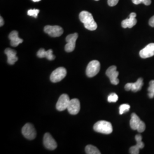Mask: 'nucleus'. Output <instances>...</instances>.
Masks as SVG:
<instances>
[{"label":"nucleus","mask_w":154,"mask_h":154,"mask_svg":"<svg viewBox=\"0 0 154 154\" xmlns=\"http://www.w3.org/2000/svg\"><path fill=\"white\" fill-rule=\"evenodd\" d=\"M143 85V79L142 78H139L136 82L131 83V89L133 92H137L140 90Z\"/></svg>","instance_id":"19"},{"label":"nucleus","mask_w":154,"mask_h":154,"mask_svg":"<svg viewBox=\"0 0 154 154\" xmlns=\"http://www.w3.org/2000/svg\"><path fill=\"white\" fill-rule=\"evenodd\" d=\"M140 57L142 58H147L154 55V43L147 45L139 52Z\"/></svg>","instance_id":"12"},{"label":"nucleus","mask_w":154,"mask_h":154,"mask_svg":"<svg viewBox=\"0 0 154 154\" xmlns=\"http://www.w3.org/2000/svg\"><path fill=\"white\" fill-rule=\"evenodd\" d=\"M22 133L24 137L29 140H33L37 136L36 130L31 123H26L22 127Z\"/></svg>","instance_id":"5"},{"label":"nucleus","mask_w":154,"mask_h":154,"mask_svg":"<svg viewBox=\"0 0 154 154\" xmlns=\"http://www.w3.org/2000/svg\"><path fill=\"white\" fill-rule=\"evenodd\" d=\"M39 12V9H30L28 11V16H32L34 18H37L38 16V14Z\"/></svg>","instance_id":"24"},{"label":"nucleus","mask_w":154,"mask_h":154,"mask_svg":"<svg viewBox=\"0 0 154 154\" xmlns=\"http://www.w3.org/2000/svg\"><path fill=\"white\" fill-rule=\"evenodd\" d=\"M67 109L72 115H77L78 114L81 109V105L79 99L77 98L71 99Z\"/></svg>","instance_id":"11"},{"label":"nucleus","mask_w":154,"mask_h":154,"mask_svg":"<svg viewBox=\"0 0 154 154\" xmlns=\"http://www.w3.org/2000/svg\"><path fill=\"white\" fill-rule=\"evenodd\" d=\"M4 24V19L2 17H0V26H2Z\"/></svg>","instance_id":"31"},{"label":"nucleus","mask_w":154,"mask_h":154,"mask_svg":"<svg viewBox=\"0 0 154 154\" xmlns=\"http://www.w3.org/2000/svg\"><path fill=\"white\" fill-rule=\"evenodd\" d=\"M135 140L137 141V144L130 147L129 150L130 154H139L140 149H142L144 147V144L142 142V137L140 134H138L135 136Z\"/></svg>","instance_id":"13"},{"label":"nucleus","mask_w":154,"mask_h":154,"mask_svg":"<svg viewBox=\"0 0 154 154\" xmlns=\"http://www.w3.org/2000/svg\"><path fill=\"white\" fill-rule=\"evenodd\" d=\"M95 1H99V0H95Z\"/></svg>","instance_id":"34"},{"label":"nucleus","mask_w":154,"mask_h":154,"mask_svg":"<svg viewBox=\"0 0 154 154\" xmlns=\"http://www.w3.org/2000/svg\"><path fill=\"white\" fill-rule=\"evenodd\" d=\"M93 128L96 132L104 134H110L113 131L111 123L105 121H100L97 122L94 125Z\"/></svg>","instance_id":"2"},{"label":"nucleus","mask_w":154,"mask_h":154,"mask_svg":"<svg viewBox=\"0 0 154 154\" xmlns=\"http://www.w3.org/2000/svg\"><path fill=\"white\" fill-rule=\"evenodd\" d=\"M37 57L39 58H46L49 61H53L55 59V55L53 54V50L51 49L46 51L44 49H40L37 52Z\"/></svg>","instance_id":"16"},{"label":"nucleus","mask_w":154,"mask_h":154,"mask_svg":"<svg viewBox=\"0 0 154 154\" xmlns=\"http://www.w3.org/2000/svg\"><path fill=\"white\" fill-rule=\"evenodd\" d=\"M85 151L88 154H100L99 149L93 145H88L85 148Z\"/></svg>","instance_id":"20"},{"label":"nucleus","mask_w":154,"mask_h":154,"mask_svg":"<svg viewBox=\"0 0 154 154\" xmlns=\"http://www.w3.org/2000/svg\"><path fill=\"white\" fill-rule=\"evenodd\" d=\"M32 1L34 2H38V1H40L41 0H32Z\"/></svg>","instance_id":"33"},{"label":"nucleus","mask_w":154,"mask_h":154,"mask_svg":"<svg viewBox=\"0 0 154 154\" xmlns=\"http://www.w3.org/2000/svg\"><path fill=\"white\" fill-rule=\"evenodd\" d=\"M141 120L139 118V116L135 113H132L131 117V120L130 121V125L132 130H137V128Z\"/></svg>","instance_id":"18"},{"label":"nucleus","mask_w":154,"mask_h":154,"mask_svg":"<svg viewBox=\"0 0 154 154\" xmlns=\"http://www.w3.org/2000/svg\"><path fill=\"white\" fill-rule=\"evenodd\" d=\"M145 130H146V125L144 122L141 121L140 124L138 126L137 130L138 131V132L142 133V132H144L145 131Z\"/></svg>","instance_id":"25"},{"label":"nucleus","mask_w":154,"mask_h":154,"mask_svg":"<svg viewBox=\"0 0 154 154\" xmlns=\"http://www.w3.org/2000/svg\"><path fill=\"white\" fill-rule=\"evenodd\" d=\"M149 23L150 26L154 28V16L149 19Z\"/></svg>","instance_id":"27"},{"label":"nucleus","mask_w":154,"mask_h":154,"mask_svg":"<svg viewBox=\"0 0 154 154\" xmlns=\"http://www.w3.org/2000/svg\"><path fill=\"white\" fill-rule=\"evenodd\" d=\"M67 74V71L65 68L63 67H60L56 69L50 75V80L52 82L57 83L60 82Z\"/></svg>","instance_id":"4"},{"label":"nucleus","mask_w":154,"mask_h":154,"mask_svg":"<svg viewBox=\"0 0 154 154\" xmlns=\"http://www.w3.org/2000/svg\"><path fill=\"white\" fill-rule=\"evenodd\" d=\"M70 101L69 95L66 94L61 95L56 104V109L60 111H62L67 109Z\"/></svg>","instance_id":"9"},{"label":"nucleus","mask_w":154,"mask_h":154,"mask_svg":"<svg viewBox=\"0 0 154 154\" xmlns=\"http://www.w3.org/2000/svg\"><path fill=\"white\" fill-rule=\"evenodd\" d=\"M45 32L52 37H60L63 33V30L60 26L47 25L44 28Z\"/></svg>","instance_id":"8"},{"label":"nucleus","mask_w":154,"mask_h":154,"mask_svg":"<svg viewBox=\"0 0 154 154\" xmlns=\"http://www.w3.org/2000/svg\"><path fill=\"white\" fill-rule=\"evenodd\" d=\"M117 67L116 66H110L107 69L106 72V74L109 78L110 82L114 85H117L119 82L118 77L119 75V72L117 70Z\"/></svg>","instance_id":"7"},{"label":"nucleus","mask_w":154,"mask_h":154,"mask_svg":"<svg viewBox=\"0 0 154 154\" xmlns=\"http://www.w3.org/2000/svg\"><path fill=\"white\" fill-rule=\"evenodd\" d=\"M5 53L8 57V63L9 65H14L18 61L17 57V51L14 50L10 48H7L5 50Z\"/></svg>","instance_id":"14"},{"label":"nucleus","mask_w":154,"mask_h":154,"mask_svg":"<svg viewBox=\"0 0 154 154\" xmlns=\"http://www.w3.org/2000/svg\"><path fill=\"white\" fill-rule=\"evenodd\" d=\"M78 37V34L77 33L69 34L66 37V41L67 44L65 46V50L66 52L70 53L74 50L75 48L76 41Z\"/></svg>","instance_id":"6"},{"label":"nucleus","mask_w":154,"mask_h":154,"mask_svg":"<svg viewBox=\"0 0 154 154\" xmlns=\"http://www.w3.org/2000/svg\"><path fill=\"white\" fill-rule=\"evenodd\" d=\"M144 0H132V2L133 4L135 5H138L140 4H143Z\"/></svg>","instance_id":"29"},{"label":"nucleus","mask_w":154,"mask_h":154,"mask_svg":"<svg viewBox=\"0 0 154 154\" xmlns=\"http://www.w3.org/2000/svg\"><path fill=\"white\" fill-rule=\"evenodd\" d=\"M137 23V20L135 18L128 17L126 20H124L122 22V26L123 28H132Z\"/></svg>","instance_id":"17"},{"label":"nucleus","mask_w":154,"mask_h":154,"mask_svg":"<svg viewBox=\"0 0 154 154\" xmlns=\"http://www.w3.org/2000/svg\"><path fill=\"white\" fill-rule=\"evenodd\" d=\"M130 17H132V18H136L137 17V14L135 13H130V14L129 15Z\"/></svg>","instance_id":"32"},{"label":"nucleus","mask_w":154,"mask_h":154,"mask_svg":"<svg viewBox=\"0 0 154 154\" xmlns=\"http://www.w3.org/2000/svg\"><path fill=\"white\" fill-rule=\"evenodd\" d=\"M130 109V106L127 104H123L119 107V114L121 115L123 114L124 113L128 112Z\"/></svg>","instance_id":"22"},{"label":"nucleus","mask_w":154,"mask_h":154,"mask_svg":"<svg viewBox=\"0 0 154 154\" xmlns=\"http://www.w3.org/2000/svg\"><path fill=\"white\" fill-rule=\"evenodd\" d=\"M43 142L45 147L50 150H54L57 147V143L50 133H46L44 135Z\"/></svg>","instance_id":"10"},{"label":"nucleus","mask_w":154,"mask_h":154,"mask_svg":"<svg viewBox=\"0 0 154 154\" xmlns=\"http://www.w3.org/2000/svg\"><path fill=\"white\" fill-rule=\"evenodd\" d=\"M119 0H108V5L110 6H114L116 5L118 3Z\"/></svg>","instance_id":"26"},{"label":"nucleus","mask_w":154,"mask_h":154,"mask_svg":"<svg viewBox=\"0 0 154 154\" xmlns=\"http://www.w3.org/2000/svg\"><path fill=\"white\" fill-rule=\"evenodd\" d=\"M151 4V0H144L143 4H144L145 5H149Z\"/></svg>","instance_id":"30"},{"label":"nucleus","mask_w":154,"mask_h":154,"mask_svg":"<svg viewBox=\"0 0 154 154\" xmlns=\"http://www.w3.org/2000/svg\"><path fill=\"white\" fill-rule=\"evenodd\" d=\"M79 20L82 22L85 28L94 31L97 29V24L94 20L93 15L88 11H81L79 14Z\"/></svg>","instance_id":"1"},{"label":"nucleus","mask_w":154,"mask_h":154,"mask_svg":"<svg viewBox=\"0 0 154 154\" xmlns=\"http://www.w3.org/2000/svg\"><path fill=\"white\" fill-rule=\"evenodd\" d=\"M149 84V86L148 88V95L149 98H153L154 97V80L151 81Z\"/></svg>","instance_id":"21"},{"label":"nucleus","mask_w":154,"mask_h":154,"mask_svg":"<svg viewBox=\"0 0 154 154\" xmlns=\"http://www.w3.org/2000/svg\"><path fill=\"white\" fill-rule=\"evenodd\" d=\"M9 38L11 40V45L13 47H17L23 42V39L18 37V32L16 30L12 31L9 34Z\"/></svg>","instance_id":"15"},{"label":"nucleus","mask_w":154,"mask_h":154,"mask_svg":"<svg viewBox=\"0 0 154 154\" xmlns=\"http://www.w3.org/2000/svg\"><path fill=\"white\" fill-rule=\"evenodd\" d=\"M108 102H116L118 100V96L116 94L112 93L110 94V95L108 97Z\"/></svg>","instance_id":"23"},{"label":"nucleus","mask_w":154,"mask_h":154,"mask_svg":"<svg viewBox=\"0 0 154 154\" xmlns=\"http://www.w3.org/2000/svg\"><path fill=\"white\" fill-rule=\"evenodd\" d=\"M100 62L97 60H93L89 62L86 68V75L90 78L95 76L100 70Z\"/></svg>","instance_id":"3"},{"label":"nucleus","mask_w":154,"mask_h":154,"mask_svg":"<svg viewBox=\"0 0 154 154\" xmlns=\"http://www.w3.org/2000/svg\"><path fill=\"white\" fill-rule=\"evenodd\" d=\"M125 88L126 91H130L131 89V83H127L125 86Z\"/></svg>","instance_id":"28"}]
</instances>
